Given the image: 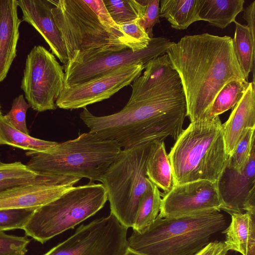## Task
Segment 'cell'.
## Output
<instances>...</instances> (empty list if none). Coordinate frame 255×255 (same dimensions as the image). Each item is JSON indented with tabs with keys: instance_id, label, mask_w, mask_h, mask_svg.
Masks as SVG:
<instances>
[{
	"instance_id": "cell-1",
	"label": "cell",
	"mask_w": 255,
	"mask_h": 255,
	"mask_svg": "<svg viewBox=\"0 0 255 255\" xmlns=\"http://www.w3.org/2000/svg\"><path fill=\"white\" fill-rule=\"evenodd\" d=\"M166 54L180 77L191 123L206 118L226 84L246 80L234 50L233 38L227 35H185L174 42Z\"/></svg>"
},
{
	"instance_id": "cell-2",
	"label": "cell",
	"mask_w": 255,
	"mask_h": 255,
	"mask_svg": "<svg viewBox=\"0 0 255 255\" xmlns=\"http://www.w3.org/2000/svg\"><path fill=\"white\" fill-rule=\"evenodd\" d=\"M187 116L184 92L175 89L134 101H128L117 113L97 116L86 108L80 118L98 137L116 141L128 148L168 136L176 140L183 131Z\"/></svg>"
},
{
	"instance_id": "cell-3",
	"label": "cell",
	"mask_w": 255,
	"mask_h": 255,
	"mask_svg": "<svg viewBox=\"0 0 255 255\" xmlns=\"http://www.w3.org/2000/svg\"><path fill=\"white\" fill-rule=\"evenodd\" d=\"M227 227L226 217L219 211L172 218L158 215L143 231L133 232L128 247L143 255H193Z\"/></svg>"
},
{
	"instance_id": "cell-4",
	"label": "cell",
	"mask_w": 255,
	"mask_h": 255,
	"mask_svg": "<svg viewBox=\"0 0 255 255\" xmlns=\"http://www.w3.org/2000/svg\"><path fill=\"white\" fill-rule=\"evenodd\" d=\"M168 157L174 186L201 180L217 182L229 158L219 116L191 122Z\"/></svg>"
},
{
	"instance_id": "cell-5",
	"label": "cell",
	"mask_w": 255,
	"mask_h": 255,
	"mask_svg": "<svg viewBox=\"0 0 255 255\" xmlns=\"http://www.w3.org/2000/svg\"><path fill=\"white\" fill-rule=\"evenodd\" d=\"M55 23L65 43L68 63H82L130 48L129 39L109 31L85 0H49Z\"/></svg>"
},
{
	"instance_id": "cell-6",
	"label": "cell",
	"mask_w": 255,
	"mask_h": 255,
	"mask_svg": "<svg viewBox=\"0 0 255 255\" xmlns=\"http://www.w3.org/2000/svg\"><path fill=\"white\" fill-rule=\"evenodd\" d=\"M122 148L116 141L85 132L74 139L58 143L46 151L26 152L30 158L26 164L43 174L86 178L90 182L103 177Z\"/></svg>"
},
{
	"instance_id": "cell-7",
	"label": "cell",
	"mask_w": 255,
	"mask_h": 255,
	"mask_svg": "<svg viewBox=\"0 0 255 255\" xmlns=\"http://www.w3.org/2000/svg\"><path fill=\"white\" fill-rule=\"evenodd\" d=\"M107 200L102 184L90 182L73 186L34 210L23 230L26 236L44 244L95 215Z\"/></svg>"
},
{
	"instance_id": "cell-8",
	"label": "cell",
	"mask_w": 255,
	"mask_h": 255,
	"mask_svg": "<svg viewBox=\"0 0 255 255\" xmlns=\"http://www.w3.org/2000/svg\"><path fill=\"white\" fill-rule=\"evenodd\" d=\"M151 142L122 149L101 181L111 213L128 229L132 227L140 199L152 183L146 174Z\"/></svg>"
},
{
	"instance_id": "cell-9",
	"label": "cell",
	"mask_w": 255,
	"mask_h": 255,
	"mask_svg": "<svg viewBox=\"0 0 255 255\" xmlns=\"http://www.w3.org/2000/svg\"><path fill=\"white\" fill-rule=\"evenodd\" d=\"M64 77L63 67L52 53L41 45L32 48L26 59L20 88L33 110L41 112L56 109Z\"/></svg>"
},
{
	"instance_id": "cell-10",
	"label": "cell",
	"mask_w": 255,
	"mask_h": 255,
	"mask_svg": "<svg viewBox=\"0 0 255 255\" xmlns=\"http://www.w3.org/2000/svg\"><path fill=\"white\" fill-rule=\"evenodd\" d=\"M127 231L110 213L82 225L43 255H123L128 248Z\"/></svg>"
},
{
	"instance_id": "cell-11",
	"label": "cell",
	"mask_w": 255,
	"mask_h": 255,
	"mask_svg": "<svg viewBox=\"0 0 255 255\" xmlns=\"http://www.w3.org/2000/svg\"><path fill=\"white\" fill-rule=\"evenodd\" d=\"M174 43L166 37H153L148 46L140 50L134 51L127 48L84 62L67 63L64 66L63 87L81 84L123 67L134 64L145 66L152 59L166 54Z\"/></svg>"
},
{
	"instance_id": "cell-12",
	"label": "cell",
	"mask_w": 255,
	"mask_h": 255,
	"mask_svg": "<svg viewBox=\"0 0 255 255\" xmlns=\"http://www.w3.org/2000/svg\"><path fill=\"white\" fill-rule=\"evenodd\" d=\"M145 66H125L81 84L63 87L56 105L61 109L73 110L109 99L139 77Z\"/></svg>"
},
{
	"instance_id": "cell-13",
	"label": "cell",
	"mask_w": 255,
	"mask_h": 255,
	"mask_svg": "<svg viewBox=\"0 0 255 255\" xmlns=\"http://www.w3.org/2000/svg\"><path fill=\"white\" fill-rule=\"evenodd\" d=\"M162 197L158 214L161 218L220 212L223 206L217 182L208 180H197L174 186Z\"/></svg>"
},
{
	"instance_id": "cell-14",
	"label": "cell",
	"mask_w": 255,
	"mask_h": 255,
	"mask_svg": "<svg viewBox=\"0 0 255 255\" xmlns=\"http://www.w3.org/2000/svg\"><path fill=\"white\" fill-rule=\"evenodd\" d=\"M81 178L46 174L26 184L0 191V210L36 209L58 198Z\"/></svg>"
},
{
	"instance_id": "cell-15",
	"label": "cell",
	"mask_w": 255,
	"mask_h": 255,
	"mask_svg": "<svg viewBox=\"0 0 255 255\" xmlns=\"http://www.w3.org/2000/svg\"><path fill=\"white\" fill-rule=\"evenodd\" d=\"M217 184L222 210L230 215L255 213V146L244 170L240 173L226 165Z\"/></svg>"
},
{
	"instance_id": "cell-16",
	"label": "cell",
	"mask_w": 255,
	"mask_h": 255,
	"mask_svg": "<svg viewBox=\"0 0 255 255\" xmlns=\"http://www.w3.org/2000/svg\"><path fill=\"white\" fill-rule=\"evenodd\" d=\"M18 6L22 13V20L33 26L49 46L52 53L64 66L69 59L66 46L51 12L49 0H19Z\"/></svg>"
},
{
	"instance_id": "cell-17",
	"label": "cell",
	"mask_w": 255,
	"mask_h": 255,
	"mask_svg": "<svg viewBox=\"0 0 255 255\" xmlns=\"http://www.w3.org/2000/svg\"><path fill=\"white\" fill-rule=\"evenodd\" d=\"M18 7L17 0H0V82L6 77L16 56L21 22Z\"/></svg>"
},
{
	"instance_id": "cell-18",
	"label": "cell",
	"mask_w": 255,
	"mask_h": 255,
	"mask_svg": "<svg viewBox=\"0 0 255 255\" xmlns=\"http://www.w3.org/2000/svg\"><path fill=\"white\" fill-rule=\"evenodd\" d=\"M255 128V83L249 86L240 102L234 107L228 120L222 124L223 133L228 157L248 128Z\"/></svg>"
},
{
	"instance_id": "cell-19",
	"label": "cell",
	"mask_w": 255,
	"mask_h": 255,
	"mask_svg": "<svg viewBox=\"0 0 255 255\" xmlns=\"http://www.w3.org/2000/svg\"><path fill=\"white\" fill-rule=\"evenodd\" d=\"M230 225L222 231L229 251L247 255L255 250V213H233Z\"/></svg>"
},
{
	"instance_id": "cell-20",
	"label": "cell",
	"mask_w": 255,
	"mask_h": 255,
	"mask_svg": "<svg viewBox=\"0 0 255 255\" xmlns=\"http://www.w3.org/2000/svg\"><path fill=\"white\" fill-rule=\"evenodd\" d=\"M144 69L143 74L132 82L129 101L142 97L178 74L166 53L149 61Z\"/></svg>"
},
{
	"instance_id": "cell-21",
	"label": "cell",
	"mask_w": 255,
	"mask_h": 255,
	"mask_svg": "<svg viewBox=\"0 0 255 255\" xmlns=\"http://www.w3.org/2000/svg\"><path fill=\"white\" fill-rule=\"evenodd\" d=\"M146 174L153 184L164 191V194L174 186L172 166L164 141L156 140L151 142Z\"/></svg>"
},
{
	"instance_id": "cell-22",
	"label": "cell",
	"mask_w": 255,
	"mask_h": 255,
	"mask_svg": "<svg viewBox=\"0 0 255 255\" xmlns=\"http://www.w3.org/2000/svg\"><path fill=\"white\" fill-rule=\"evenodd\" d=\"M244 3V0H199L198 16L200 20L224 29L236 21Z\"/></svg>"
},
{
	"instance_id": "cell-23",
	"label": "cell",
	"mask_w": 255,
	"mask_h": 255,
	"mask_svg": "<svg viewBox=\"0 0 255 255\" xmlns=\"http://www.w3.org/2000/svg\"><path fill=\"white\" fill-rule=\"evenodd\" d=\"M159 4L160 17H165L175 29H185L200 20L199 0H161Z\"/></svg>"
},
{
	"instance_id": "cell-24",
	"label": "cell",
	"mask_w": 255,
	"mask_h": 255,
	"mask_svg": "<svg viewBox=\"0 0 255 255\" xmlns=\"http://www.w3.org/2000/svg\"><path fill=\"white\" fill-rule=\"evenodd\" d=\"M58 142L31 136L11 125L2 114L0 115V144L17 147L28 152H40L47 150Z\"/></svg>"
},
{
	"instance_id": "cell-25",
	"label": "cell",
	"mask_w": 255,
	"mask_h": 255,
	"mask_svg": "<svg viewBox=\"0 0 255 255\" xmlns=\"http://www.w3.org/2000/svg\"><path fill=\"white\" fill-rule=\"evenodd\" d=\"M236 29L233 38V46L238 62L247 81L250 72L253 73L255 82V39L247 25L235 21Z\"/></svg>"
},
{
	"instance_id": "cell-26",
	"label": "cell",
	"mask_w": 255,
	"mask_h": 255,
	"mask_svg": "<svg viewBox=\"0 0 255 255\" xmlns=\"http://www.w3.org/2000/svg\"><path fill=\"white\" fill-rule=\"evenodd\" d=\"M161 196L159 188L152 183L140 199L132 227L133 231L141 232L155 221L160 212Z\"/></svg>"
},
{
	"instance_id": "cell-27",
	"label": "cell",
	"mask_w": 255,
	"mask_h": 255,
	"mask_svg": "<svg viewBox=\"0 0 255 255\" xmlns=\"http://www.w3.org/2000/svg\"><path fill=\"white\" fill-rule=\"evenodd\" d=\"M249 84L246 80H236L226 84L216 96L206 118L219 116L234 108L243 97Z\"/></svg>"
},
{
	"instance_id": "cell-28",
	"label": "cell",
	"mask_w": 255,
	"mask_h": 255,
	"mask_svg": "<svg viewBox=\"0 0 255 255\" xmlns=\"http://www.w3.org/2000/svg\"><path fill=\"white\" fill-rule=\"evenodd\" d=\"M103 2L113 20L120 25L140 19L147 0H103Z\"/></svg>"
},
{
	"instance_id": "cell-29",
	"label": "cell",
	"mask_w": 255,
	"mask_h": 255,
	"mask_svg": "<svg viewBox=\"0 0 255 255\" xmlns=\"http://www.w3.org/2000/svg\"><path fill=\"white\" fill-rule=\"evenodd\" d=\"M255 128H248L237 144L233 154L228 158L227 166L242 172L249 160L253 147L255 146Z\"/></svg>"
},
{
	"instance_id": "cell-30",
	"label": "cell",
	"mask_w": 255,
	"mask_h": 255,
	"mask_svg": "<svg viewBox=\"0 0 255 255\" xmlns=\"http://www.w3.org/2000/svg\"><path fill=\"white\" fill-rule=\"evenodd\" d=\"M34 210H0V231L23 229Z\"/></svg>"
},
{
	"instance_id": "cell-31",
	"label": "cell",
	"mask_w": 255,
	"mask_h": 255,
	"mask_svg": "<svg viewBox=\"0 0 255 255\" xmlns=\"http://www.w3.org/2000/svg\"><path fill=\"white\" fill-rule=\"evenodd\" d=\"M29 107L23 95H20L13 100L10 110L3 115L15 128L27 134H29L26 123V114Z\"/></svg>"
},
{
	"instance_id": "cell-32",
	"label": "cell",
	"mask_w": 255,
	"mask_h": 255,
	"mask_svg": "<svg viewBox=\"0 0 255 255\" xmlns=\"http://www.w3.org/2000/svg\"><path fill=\"white\" fill-rule=\"evenodd\" d=\"M30 242L27 236L10 235L0 231V255H25Z\"/></svg>"
},
{
	"instance_id": "cell-33",
	"label": "cell",
	"mask_w": 255,
	"mask_h": 255,
	"mask_svg": "<svg viewBox=\"0 0 255 255\" xmlns=\"http://www.w3.org/2000/svg\"><path fill=\"white\" fill-rule=\"evenodd\" d=\"M40 174L31 170L20 162L5 163L0 161V182L12 179L34 178Z\"/></svg>"
},
{
	"instance_id": "cell-34",
	"label": "cell",
	"mask_w": 255,
	"mask_h": 255,
	"mask_svg": "<svg viewBox=\"0 0 255 255\" xmlns=\"http://www.w3.org/2000/svg\"><path fill=\"white\" fill-rule=\"evenodd\" d=\"M85 1L98 15L100 21L105 27L111 32L131 40L138 50L133 42L123 32L120 25L117 24L113 20L104 4L103 0H85Z\"/></svg>"
},
{
	"instance_id": "cell-35",
	"label": "cell",
	"mask_w": 255,
	"mask_h": 255,
	"mask_svg": "<svg viewBox=\"0 0 255 255\" xmlns=\"http://www.w3.org/2000/svg\"><path fill=\"white\" fill-rule=\"evenodd\" d=\"M123 32L135 44L138 50L146 48L151 38L145 30L135 20L120 25Z\"/></svg>"
},
{
	"instance_id": "cell-36",
	"label": "cell",
	"mask_w": 255,
	"mask_h": 255,
	"mask_svg": "<svg viewBox=\"0 0 255 255\" xmlns=\"http://www.w3.org/2000/svg\"><path fill=\"white\" fill-rule=\"evenodd\" d=\"M159 3V0H147L144 13L138 20L150 38L153 37V26L160 22Z\"/></svg>"
},
{
	"instance_id": "cell-37",
	"label": "cell",
	"mask_w": 255,
	"mask_h": 255,
	"mask_svg": "<svg viewBox=\"0 0 255 255\" xmlns=\"http://www.w3.org/2000/svg\"><path fill=\"white\" fill-rule=\"evenodd\" d=\"M229 251L224 241L209 242L193 255H227Z\"/></svg>"
},
{
	"instance_id": "cell-38",
	"label": "cell",
	"mask_w": 255,
	"mask_h": 255,
	"mask_svg": "<svg viewBox=\"0 0 255 255\" xmlns=\"http://www.w3.org/2000/svg\"><path fill=\"white\" fill-rule=\"evenodd\" d=\"M243 11V18L247 22V25L253 37L255 39V1H253Z\"/></svg>"
},
{
	"instance_id": "cell-39",
	"label": "cell",
	"mask_w": 255,
	"mask_h": 255,
	"mask_svg": "<svg viewBox=\"0 0 255 255\" xmlns=\"http://www.w3.org/2000/svg\"><path fill=\"white\" fill-rule=\"evenodd\" d=\"M44 175V174L41 173L39 176L34 178L12 179L0 182V191L11 187L22 185L34 181L42 177Z\"/></svg>"
},
{
	"instance_id": "cell-40",
	"label": "cell",
	"mask_w": 255,
	"mask_h": 255,
	"mask_svg": "<svg viewBox=\"0 0 255 255\" xmlns=\"http://www.w3.org/2000/svg\"><path fill=\"white\" fill-rule=\"evenodd\" d=\"M123 255H143L138 253L136 252H135V251L129 249L128 247L127 249L126 250V251H125V252L123 254Z\"/></svg>"
},
{
	"instance_id": "cell-41",
	"label": "cell",
	"mask_w": 255,
	"mask_h": 255,
	"mask_svg": "<svg viewBox=\"0 0 255 255\" xmlns=\"http://www.w3.org/2000/svg\"><path fill=\"white\" fill-rule=\"evenodd\" d=\"M0 109H1V107H0V115H1L2 114Z\"/></svg>"
}]
</instances>
